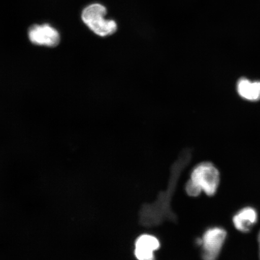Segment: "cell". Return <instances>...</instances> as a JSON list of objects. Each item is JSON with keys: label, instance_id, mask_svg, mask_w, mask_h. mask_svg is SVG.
<instances>
[{"label": "cell", "instance_id": "1", "mask_svg": "<svg viewBox=\"0 0 260 260\" xmlns=\"http://www.w3.org/2000/svg\"><path fill=\"white\" fill-rule=\"evenodd\" d=\"M107 9L105 6L94 3L84 9L81 15L83 21L94 34L101 37L112 35L118 29L115 20L105 18Z\"/></svg>", "mask_w": 260, "mask_h": 260}, {"label": "cell", "instance_id": "2", "mask_svg": "<svg viewBox=\"0 0 260 260\" xmlns=\"http://www.w3.org/2000/svg\"><path fill=\"white\" fill-rule=\"evenodd\" d=\"M190 180L207 195L213 196L219 186V172L211 162H201L191 172Z\"/></svg>", "mask_w": 260, "mask_h": 260}, {"label": "cell", "instance_id": "3", "mask_svg": "<svg viewBox=\"0 0 260 260\" xmlns=\"http://www.w3.org/2000/svg\"><path fill=\"white\" fill-rule=\"evenodd\" d=\"M226 237V232L221 228L208 230L203 239V258L204 260H216Z\"/></svg>", "mask_w": 260, "mask_h": 260}, {"label": "cell", "instance_id": "4", "mask_svg": "<svg viewBox=\"0 0 260 260\" xmlns=\"http://www.w3.org/2000/svg\"><path fill=\"white\" fill-rule=\"evenodd\" d=\"M28 37L31 43L48 47L57 46L60 41L59 32L47 24L32 25L29 29Z\"/></svg>", "mask_w": 260, "mask_h": 260}, {"label": "cell", "instance_id": "5", "mask_svg": "<svg viewBox=\"0 0 260 260\" xmlns=\"http://www.w3.org/2000/svg\"><path fill=\"white\" fill-rule=\"evenodd\" d=\"M160 248V242L150 235L140 236L135 243V255L138 260H155L154 252Z\"/></svg>", "mask_w": 260, "mask_h": 260}, {"label": "cell", "instance_id": "6", "mask_svg": "<svg viewBox=\"0 0 260 260\" xmlns=\"http://www.w3.org/2000/svg\"><path fill=\"white\" fill-rule=\"evenodd\" d=\"M258 215L252 207H245L233 217V221L236 229L242 233H248L257 222Z\"/></svg>", "mask_w": 260, "mask_h": 260}, {"label": "cell", "instance_id": "7", "mask_svg": "<svg viewBox=\"0 0 260 260\" xmlns=\"http://www.w3.org/2000/svg\"><path fill=\"white\" fill-rule=\"evenodd\" d=\"M237 90L240 96L249 102L260 100V81H252L241 78L237 81Z\"/></svg>", "mask_w": 260, "mask_h": 260}, {"label": "cell", "instance_id": "8", "mask_svg": "<svg viewBox=\"0 0 260 260\" xmlns=\"http://www.w3.org/2000/svg\"><path fill=\"white\" fill-rule=\"evenodd\" d=\"M186 190L189 196L193 197L199 196L201 191H203L199 186H198L197 185L194 183L191 180L188 181L186 184Z\"/></svg>", "mask_w": 260, "mask_h": 260}, {"label": "cell", "instance_id": "9", "mask_svg": "<svg viewBox=\"0 0 260 260\" xmlns=\"http://www.w3.org/2000/svg\"><path fill=\"white\" fill-rule=\"evenodd\" d=\"M258 242L259 243V246H260V231L258 236Z\"/></svg>", "mask_w": 260, "mask_h": 260}, {"label": "cell", "instance_id": "10", "mask_svg": "<svg viewBox=\"0 0 260 260\" xmlns=\"http://www.w3.org/2000/svg\"><path fill=\"white\" fill-rule=\"evenodd\" d=\"M259 248H260V246H259Z\"/></svg>", "mask_w": 260, "mask_h": 260}]
</instances>
